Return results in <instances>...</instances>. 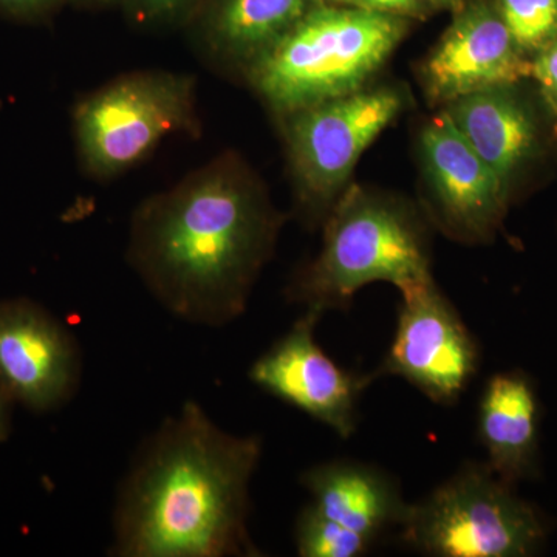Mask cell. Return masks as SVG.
I'll list each match as a JSON object with an SVG mask.
<instances>
[{
	"label": "cell",
	"instance_id": "1",
	"mask_svg": "<svg viewBox=\"0 0 557 557\" xmlns=\"http://www.w3.org/2000/svg\"><path fill=\"white\" fill-rule=\"evenodd\" d=\"M285 218L239 153H220L135 211L127 259L160 306L189 324L240 318Z\"/></svg>",
	"mask_w": 557,
	"mask_h": 557
},
{
	"label": "cell",
	"instance_id": "2",
	"mask_svg": "<svg viewBox=\"0 0 557 557\" xmlns=\"http://www.w3.org/2000/svg\"><path fill=\"white\" fill-rule=\"evenodd\" d=\"M262 438L228 434L199 403L183 405L139 448L113 509V556H259L249 483Z\"/></svg>",
	"mask_w": 557,
	"mask_h": 557
},
{
	"label": "cell",
	"instance_id": "3",
	"mask_svg": "<svg viewBox=\"0 0 557 557\" xmlns=\"http://www.w3.org/2000/svg\"><path fill=\"white\" fill-rule=\"evenodd\" d=\"M317 258L293 277L289 302L324 317L347 310L366 285L387 282L399 289L432 281L426 215L381 190L350 185L329 212Z\"/></svg>",
	"mask_w": 557,
	"mask_h": 557
},
{
	"label": "cell",
	"instance_id": "4",
	"mask_svg": "<svg viewBox=\"0 0 557 557\" xmlns=\"http://www.w3.org/2000/svg\"><path fill=\"white\" fill-rule=\"evenodd\" d=\"M412 24L325 0L278 40L244 79L281 119L370 86Z\"/></svg>",
	"mask_w": 557,
	"mask_h": 557
},
{
	"label": "cell",
	"instance_id": "5",
	"mask_svg": "<svg viewBox=\"0 0 557 557\" xmlns=\"http://www.w3.org/2000/svg\"><path fill=\"white\" fill-rule=\"evenodd\" d=\"M200 129L196 78L170 70L124 73L73 109L81 166L100 182L137 166L170 135Z\"/></svg>",
	"mask_w": 557,
	"mask_h": 557
},
{
	"label": "cell",
	"instance_id": "6",
	"mask_svg": "<svg viewBox=\"0 0 557 557\" xmlns=\"http://www.w3.org/2000/svg\"><path fill=\"white\" fill-rule=\"evenodd\" d=\"M401 541L435 557L534 556L548 536L544 516L487 463L463 465L417 504Z\"/></svg>",
	"mask_w": 557,
	"mask_h": 557
},
{
	"label": "cell",
	"instance_id": "7",
	"mask_svg": "<svg viewBox=\"0 0 557 557\" xmlns=\"http://www.w3.org/2000/svg\"><path fill=\"white\" fill-rule=\"evenodd\" d=\"M408 94L394 84L364 89L281 116L296 205L310 225L324 223L351 185L362 153L405 112Z\"/></svg>",
	"mask_w": 557,
	"mask_h": 557
},
{
	"label": "cell",
	"instance_id": "8",
	"mask_svg": "<svg viewBox=\"0 0 557 557\" xmlns=\"http://www.w3.org/2000/svg\"><path fill=\"white\" fill-rule=\"evenodd\" d=\"M480 348L434 278L401 292L394 343L375 376H397L432 403L453 406L478 375Z\"/></svg>",
	"mask_w": 557,
	"mask_h": 557
},
{
	"label": "cell",
	"instance_id": "9",
	"mask_svg": "<svg viewBox=\"0 0 557 557\" xmlns=\"http://www.w3.org/2000/svg\"><path fill=\"white\" fill-rule=\"evenodd\" d=\"M418 163L424 215L435 228L468 245L496 236L511 196L442 112L421 127Z\"/></svg>",
	"mask_w": 557,
	"mask_h": 557
},
{
	"label": "cell",
	"instance_id": "10",
	"mask_svg": "<svg viewBox=\"0 0 557 557\" xmlns=\"http://www.w3.org/2000/svg\"><path fill=\"white\" fill-rule=\"evenodd\" d=\"M322 314L306 310L292 329L256 359L248 376L256 386L295 406L347 440L358 428L359 399L376 379L341 368L319 346Z\"/></svg>",
	"mask_w": 557,
	"mask_h": 557
},
{
	"label": "cell",
	"instance_id": "11",
	"mask_svg": "<svg viewBox=\"0 0 557 557\" xmlns=\"http://www.w3.org/2000/svg\"><path fill=\"white\" fill-rule=\"evenodd\" d=\"M420 65L429 104L445 108L475 91L530 79L531 61L519 49L491 0H467Z\"/></svg>",
	"mask_w": 557,
	"mask_h": 557
},
{
	"label": "cell",
	"instance_id": "12",
	"mask_svg": "<svg viewBox=\"0 0 557 557\" xmlns=\"http://www.w3.org/2000/svg\"><path fill=\"white\" fill-rule=\"evenodd\" d=\"M81 351L57 318L27 299L0 302V391L35 412L61 408L78 391Z\"/></svg>",
	"mask_w": 557,
	"mask_h": 557
},
{
	"label": "cell",
	"instance_id": "13",
	"mask_svg": "<svg viewBox=\"0 0 557 557\" xmlns=\"http://www.w3.org/2000/svg\"><path fill=\"white\" fill-rule=\"evenodd\" d=\"M509 196L545 152L544 116L522 83L475 91L440 109Z\"/></svg>",
	"mask_w": 557,
	"mask_h": 557
},
{
	"label": "cell",
	"instance_id": "14",
	"mask_svg": "<svg viewBox=\"0 0 557 557\" xmlns=\"http://www.w3.org/2000/svg\"><path fill=\"white\" fill-rule=\"evenodd\" d=\"M322 2L325 0H205L186 30L209 65L245 78Z\"/></svg>",
	"mask_w": 557,
	"mask_h": 557
},
{
	"label": "cell",
	"instance_id": "15",
	"mask_svg": "<svg viewBox=\"0 0 557 557\" xmlns=\"http://www.w3.org/2000/svg\"><path fill=\"white\" fill-rule=\"evenodd\" d=\"M311 507L375 542L388 528L401 527L409 505L397 480L372 465L335 460L300 475Z\"/></svg>",
	"mask_w": 557,
	"mask_h": 557
},
{
	"label": "cell",
	"instance_id": "16",
	"mask_svg": "<svg viewBox=\"0 0 557 557\" xmlns=\"http://www.w3.org/2000/svg\"><path fill=\"white\" fill-rule=\"evenodd\" d=\"M539 431L541 401L530 376L519 370L491 376L478 413L479 440L490 468L512 485L534 478Z\"/></svg>",
	"mask_w": 557,
	"mask_h": 557
},
{
	"label": "cell",
	"instance_id": "17",
	"mask_svg": "<svg viewBox=\"0 0 557 557\" xmlns=\"http://www.w3.org/2000/svg\"><path fill=\"white\" fill-rule=\"evenodd\" d=\"M295 541L302 557H358L373 544L357 531L325 518L311 505L296 520Z\"/></svg>",
	"mask_w": 557,
	"mask_h": 557
},
{
	"label": "cell",
	"instance_id": "18",
	"mask_svg": "<svg viewBox=\"0 0 557 557\" xmlns=\"http://www.w3.org/2000/svg\"><path fill=\"white\" fill-rule=\"evenodd\" d=\"M519 49L533 57L557 35V0H491Z\"/></svg>",
	"mask_w": 557,
	"mask_h": 557
},
{
	"label": "cell",
	"instance_id": "19",
	"mask_svg": "<svg viewBox=\"0 0 557 557\" xmlns=\"http://www.w3.org/2000/svg\"><path fill=\"white\" fill-rule=\"evenodd\" d=\"M205 0H121V9L145 28H186Z\"/></svg>",
	"mask_w": 557,
	"mask_h": 557
},
{
	"label": "cell",
	"instance_id": "20",
	"mask_svg": "<svg viewBox=\"0 0 557 557\" xmlns=\"http://www.w3.org/2000/svg\"><path fill=\"white\" fill-rule=\"evenodd\" d=\"M530 61V79L536 84L539 100L549 116L557 120V35L537 50Z\"/></svg>",
	"mask_w": 557,
	"mask_h": 557
},
{
	"label": "cell",
	"instance_id": "21",
	"mask_svg": "<svg viewBox=\"0 0 557 557\" xmlns=\"http://www.w3.org/2000/svg\"><path fill=\"white\" fill-rule=\"evenodd\" d=\"M330 2L412 22L426 21L435 14L428 0H330Z\"/></svg>",
	"mask_w": 557,
	"mask_h": 557
},
{
	"label": "cell",
	"instance_id": "22",
	"mask_svg": "<svg viewBox=\"0 0 557 557\" xmlns=\"http://www.w3.org/2000/svg\"><path fill=\"white\" fill-rule=\"evenodd\" d=\"M67 0H0V16L11 21L38 24L58 13Z\"/></svg>",
	"mask_w": 557,
	"mask_h": 557
},
{
	"label": "cell",
	"instance_id": "23",
	"mask_svg": "<svg viewBox=\"0 0 557 557\" xmlns=\"http://www.w3.org/2000/svg\"><path fill=\"white\" fill-rule=\"evenodd\" d=\"M10 399L0 391V442H3L10 434Z\"/></svg>",
	"mask_w": 557,
	"mask_h": 557
},
{
	"label": "cell",
	"instance_id": "24",
	"mask_svg": "<svg viewBox=\"0 0 557 557\" xmlns=\"http://www.w3.org/2000/svg\"><path fill=\"white\" fill-rule=\"evenodd\" d=\"M67 3L83 7V9H110V7H120L121 0H67Z\"/></svg>",
	"mask_w": 557,
	"mask_h": 557
},
{
	"label": "cell",
	"instance_id": "25",
	"mask_svg": "<svg viewBox=\"0 0 557 557\" xmlns=\"http://www.w3.org/2000/svg\"><path fill=\"white\" fill-rule=\"evenodd\" d=\"M465 2H467V0H428L429 5L432 7L435 13H438V11L454 13V11L460 9Z\"/></svg>",
	"mask_w": 557,
	"mask_h": 557
}]
</instances>
